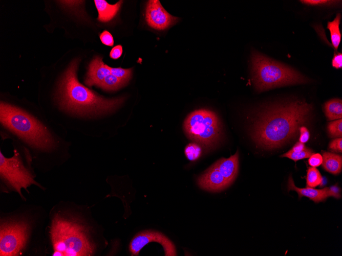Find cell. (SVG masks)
<instances>
[{"label": "cell", "mask_w": 342, "mask_h": 256, "mask_svg": "<svg viewBox=\"0 0 342 256\" xmlns=\"http://www.w3.org/2000/svg\"><path fill=\"white\" fill-rule=\"evenodd\" d=\"M122 52V46L121 45H117L112 48L110 53V56L113 59H117L121 57Z\"/></svg>", "instance_id": "cell-31"}, {"label": "cell", "mask_w": 342, "mask_h": 256, "mask_svg": "<svg viewBox=\"0 0 342 256\" xmlns=\"http://www.w3.org/2000/svg\"><path fill=\"white\" fill-rule=\"evenodd\" d=\"M341 14L337 13L333 21H329L327 28L330 33L331 42L334 48L336 50L341 40V33L339 30V24Z\"/></svg>", "instance_id": "cell-19"}, {"label": "cell", "mask_w": 342, "mask_h": 256, "mask_svg": "<svg viewBox=\"0 0 342 256\" xmlns=\"http://www.w3.org/2000/svg\"><path fill=\"white\" fill-rule=\"evenodd\" d=\"M151 242H156L163 246L165 255H177L176 247L173 242L162 233L152 230H146L137 234L129 245L132 255H138L141 249Z\"/></svg>", "instance_id": "cell-9"}, {"label": "cell", "mask_w": 342, "mask_h": 256, "mask_svg": "<svg viewBox=\"0 0 342 256\" xmlns=\"http://www.w3.org/2000/svg\"><path fill=\"white\" fill-rule=\"evenodd\" d=\"M145 20L153 29L162 31L175 25L179 18L169 14L158 0H149L146 5Z\"/></svg>", "instance_id": "cell-10"}, {"label": "cell", "mask_w": 342, "mask_h": 256, "mask_svg": "<svg viewBox=\"0 0 342 256\" xmlns=\"http://www.w3.org/2000/svg\"><path fill=\"white\" fill-rule=\"evenodd\" d=\"M108 65L102 61V58L95 57L90 63L84 83L89 86L99 87L105 77L110 74Z\"/></svg>", "instance_id": "cell-13"}, {"label": "cell", "mask_w": 342, "mask_h": 256, "mask_svg": "<svg viewBox=\"0 0 342 256\" xmlns=\"http://www.w3.org/2000/svg\"><path fill=\"white\" fill-rule=\"evenodd\" d=\"M187 136L207 150L215 148L222 138V125L217 114L206 108L190 112L183 123Z\"/></svg>", "instance_id": "cell-7"}, {"label": "cell", "mask_w": 342, "mask_h": 256, "mask_svg": "<svg viewBox=\"0 0 342 256\" xmlns=\"http://www.w3.org/2000/svg\"><path fill=\"white\" fill-rule=\"evenodd\" d=\"M323 177L319 171L314 167H309L307 170L306 176V187L315 188L321 185Z\"/></svg>", "instance_id": "cell-21"}, {"label": "cell", "mask_w": 342, "mask_h": 256, "mask_svg": "<svg viewBox=\"0 0 342 256\" xmlns=\"http://www.w3.org/2000/svg\"><path fill=\"white\" fill-rule=\"evenodd\" d=\"M80 60H73L62 75L58 89L61 107L75 114L92 116L111 112L124 101L122 97L107 99L81 84L77 71Z\"/></svg>", "instance_id": "cell-4"}, {"label": "cell", "mask_w": 342, "mask_h": 256, "mask_svg": "<svg viewBox=\"0 0 342 256\" xmlns=\"http://www.w3.org/2000/svg\"><path fill=\"white\" fill-rule=\"evenodd\" d=\"M0 121L5 127L33 149L49 152L56 147L54 138L47 128L18 107L1 101Z\"/></svg>", "instance_id": "cell-5"}, {"label": "cell", "mask_w": 342, "mask_h": 256, "mask_svg": "<svg viewBox=\"0 0 342 256\" xmlns=\"http://www.w3.org/2000/svg\"><path fill=\"white\" fill-rule=\"evenodd\" d=\"M324 110L327 119L329 121L342 118V101L339 99H333L326 102Z\"/></svg>", "instance_id": "cell-18"}, {"label": "cell", "mask_w": 342, "mask_h": 256, "mask_svg": "<svg viewBox=\"0 0 342 256\" xmlns=\"http://www.w3.org/2000/svg\"><path fill=\"white\" fill-rule=\"evenodd\" d=\"M46 213L40 206L24 205L0 219V255L46 253Z\"/></svg>", "instance_id": "cell-2"}, {"label": "cell", "mask_w": 342, "mask_h": 256, "mask_svg": "<svg viewBox=\"0 0 342 256\" xmlns=\"http://www.w3.org/2000/svg\"><path fill=\"white\" fill-rule=\"evenodd\" d=\"M309 158L308 164L312 167L316 168L322 164V156L319 153H313Z\"/></svg>", "instance_id": "cell-27"}, {"label": "cell", "mask_w": 342, "mask_h": 256, "mask_svg": "<svg viewBox=\"0 0 342 256\" xmlns=\"http://www.w3.org/2000/svg\"><path fill=\"white\" fill-rule=\"evenodd\" d=\"M197 183L200 188L210 192H219L230 185L215 164L198 177Z\"/></svg>", "instance_id": "cell-12"}, {"label": "cell", "mask_w": 342, "mask_h": 256, "mask_svg": "<svg viewBox=\"0 0 342 256\" xmlns=\"http://www.w3.org/2000/svg\"><path fill=\"white\" fill-rule=\"evenodd\" d=\"M313 153L311 149L307 147L304 144L298 142L290 150L282 155L281 156L287 157L296 162L300 159L309 158Z\"/></svg>", "instance_id": "cell-17"}, {"label": "cell", "mask_w": 342, "mask_h": 256, "mask_svg": "<svg viewBox=\"0 0 342 256\" xmlns=\"http://www.w3.org/2000/svg\"><path fill=\"white\" fill-rule=\"evenodd\" d=\"M332 65L335 68L338 69L342 67V54L341 53L334 52L332 60Z\"/></svg>", "instance_id": "cell-30"}, {"label": "cell", "mask_w": 342, "mask_h": 256, "mask_svg": "<svg viewBox=\"0 0 342 256\" xmlns=\"http://www.w3.org/2000/svg\"><path fill=\"white\" fill-rule=\"evenodd\" d=\"M95 6L98 12L97 19L103 22L112 20L118 13L122 3L119 1L115 4H109L104 0H95Z\"/></svg>", "instance_id": "cell-15"}, {"label": "cell", "mask_w": 342, "mask_h": 256, "mask_svg": "<svg viewBox=\"0 0 342 256\" xmlns=\"http://www.w3.org/2000/svg\"><path fill=\"white\" fill-rule=\"evenodd\" d=\"M253 85L258 91L289 85L306 83L310 80L300 73L262 54L252 51L250 56Z\"/></svg>", "instance_id": "cell-6"}, {"label": "cell", "mask_w": 342, "mask_h": 256, "mask_svg": "<svg viewBox=\"0 0 342 256\" xmlns=\"http://www.w3.org/2000/svg\"><path fill=\"white\" fill-rule=\"evenodd\" d=\"M300 133L299 141L305 144L307 143L310 138V133L308 129L305 126H301L299 128Z\"/></svg>", "instance_id": "cell-29"}, {"label": "cell", "mask_w": 342, "mask_h": 256, "mask_svg": "<svg viewBox=\"0 0 342 256\" xmlns=\"http://www.w3.org/2000/svg\"><path fill=\"white\" fill-rule=\"evenodd\" d=\"M101 42L107 45L112 46L114 45V38L112 34L106 30L103 31L100 35Z\"/></svg>", "instance_id": "cell-26"}, {"label": "cell", "mask_w": 342, "mask_h": 256, "mask_svg": "<svg viewBox=\"0 0 342 256\" xmlns=\"http://www.w3.org/2000/svg\"><path fill=\"white\" fill-rule=\"evenodd\" d=\"M311 104L295 100L266 107L258 114L254 123L253 138L265 149L281 146L296 135L309 120Z\"/></svg>", "instance_id": "cell-3"}, {"label": "cell", "mask_w": 342, "mask_h": 256, "mask_svg": "<svg viewBox=\"0 0 342 256\" xmlns=\"http://www.w3.org/2000/svg\"><path fill=\"white\" fill-rule=\"evenodd\" d=\"M301 2L310 6H330L338 3L339 1L326 0H303Z\"/></svg>", "instance_id": "cell-25"}, {"label": "cell", "mask_w": 342, "mask_h": 256, "mask_svg": "<svg viewBox=\"0 0 342 256\" xmlns=\"http://www.w3.org/2000/svg\"><path fill=\"white\" fill-rule=\"evenodd\" d=\"M0 176L7 190L17 193L25 200L21 192L22 189L28 192V188L34 184L45 189L35 180V176L25 165L20 153L15 149L13 156L10 158L6 157L1 151Z\"/></svg>", "instance_id": "cell-8"}, {"label": "cell", "mask_w": 342, "mask_h": 256, "mask_svg": "<svg viewBox=\"0 0 342 256\" xmlns=\"http://www.w3.org/2000/svg\"><path fill=\"white\" fill-rule=\"evenodd\" d=\"M75 205L61 201L51 209L46 228V253L91 256L98 249L95 231Z\"/></svg>", "instance_id": "cell-1"}, {"label": "cell", "mask_w": 342, "mask_h": 256, "mask_svg": "<svg viewBox=\"0 0 342 256\" xmlns=\"http://www.w3.org/2000/svg\"><path fill=\"white\" fill-rule=\"evenodd\" d=\"M202 147L197 143H191L188 144L184 150L187 158L190 161L197 160L202 155Z\"/></svg>", "instance_id": "cell-22"}, {"label": "cell", "mask_w": 342, "mask_h": 256, "mask_svg": "<svg viewBox=\"0 0 342 256\" xmlns=\"http://www.w3.org/2000/svg\"><path fill=\"white\" fill-rule=\"evenodd\" d=\"M330 149L332 151L341 153L342 152V138L337 137L332 140L329 145Z\"/></svg>", "instance_id": "cell-28"}, {"label": "cell", "mask_w": 342, "mask_h": 256, "mask_svg": "<svg viewBox=\"0 0 342 256\" xmlns=\"http://www.w3.org/2000/svg\"><path fill=\"white\" fill-rule=\"evenodd\" d=\"M108 67L110 71L111 74L126 82L127 83L131 78L132 68H122L121 67H112L109 66Z\"/></svg>", "instance_id": "cell-23"}, {"label": "cell", "mask_w": 342, "mask_h": 256, "mask_svg": "<svg viewBox=\"0 0 342 256\" xmlns=\"http://www.w3.org/2000/svg\"><path fill=\"white\" fill-rule=\"evenodd\" d=\"M327 131L331 137H341L342 120L341 119L330 122L327 126Z\"/></svg>", "instance_id": "cell-24"}, {"label": "cell", "mask_w": 342, "mask_h": 256, "mask_svg": "<svg viewBox=\"0 0 342 256\" xmlns=\"http://www.w3.org/2000/svg\"><path fill=\"white\" fill-rule=\"evenodd\" d=\"M126 84V82L110 74L105 77L99 87L106 91H115Z\"/></svg>", "instance_id": "cell-20"}, {"label": "cell", "mask_w": 342, "mask_h": 256, "mask_svg": "<svg viewBox=\"0 0 342 256\" xmlns=\"http://www.w3.org/2000/svg\"><path fill=\"white\" fill-rule=\"evenodd\" d=\"M288 190L296 191L300 198L305 196L316 203L324 201L329 197H334L336 198L340 197L339 189L336 185L330 188L326 187L323 189H315L314 188L307 187L305 188H297L295 186L291 176L288 180Z\"/></svg>", "instance_id": "cell-11"}, {"label": "cell", "mask_w": 342, "mask_h": 256, "mask_svg": "<svg viewBox=\"0 0 342 256\" xmlns=\"http://www.w3.org/2000/svg\"><path fill=\"white\" fill-rule=\"evenodd\" d=\"M220 173L231 184L236 179L239 170L238 151L227 158H221L214 163Z\"/></svg>", "instance_id": "cell-14"}, {"label": "cell", "mask_w": 342, "mask_h": 256, "mask_svg": "<svg viewBox=\"0 0 342 256\" xmlns=\"http://www.w3.org/2000/svg\"><path fill=\"white\" fill-rule=\"evenodd\" d=\"M322 166L327 172L336 175L340 173L342 169V157L341 155L327 152L322 153Z\"/></svg>", "instance_id": "cell-16"}]
</instances>
